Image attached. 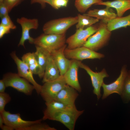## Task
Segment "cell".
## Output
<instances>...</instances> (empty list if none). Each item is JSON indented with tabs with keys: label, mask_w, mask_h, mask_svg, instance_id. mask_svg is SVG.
Masks as SVG:
<instances>
[{
	"label": "cell",
	"mask_w": 130,
	"mask_h": 130,
	"mask_svg": "<svg viewBox=\"0 0 130 130\" xmlns=\"http://www.w3.org/2000/svg\"><path fill=\"white\" fill-rule=\"evenodd\" d=\"M2 25L8 27L11 29L14 30L16 28V26L12 20L8 15L1 18V23Z\"/></svg>",
	"instance_id": "obj_29"
},
{
	"label": "cell",
	"mask_w": 130,
	"mask_h": 130,
	"mask_svg": "<svg viewBox=\"0 0 130 130\" xmlns=\"http://www.w3.org/2000/svg\"><path fill=\"white\" fill-rule=\"evenodd\" d=\"M21 60L28 66L37 62L35 52H28L24 54L21 58Z\"/></svg>",
	"instance_id": "obj_27"
},
{
	"label": "cell",
	"mask_w": 130,
	"mask_h": 130,
	"mask_svg": "<svg viewBox=\"0 0 130 130\" xmlns=\"http://www.w3.org/2000/svg\"><path fill=\"white\" fill-rule=\"evenodd\" d=\"M70 67L63 76L67 85L80 92L81 89L78 78V71L81 61L71 59Z\"/></svg>",
	"instance_id": "obj_14"
},
{
	"label": "cell",
	"mask_w": 130,
	"mask_h": 130,
	"mask_svg": "<svg viewBox=\"0 0 130 130\" xmlns=\"http://www.w3.org/2000/svg\"><path fill=\"white\" fill-rule=\"evenodd\" d=\"M0 128L2 130H14L12 127L4 124Z\"/></svg>",
	"instance_id": "obj_37"
},
{
	"label": "cell",
	"mask_w": 130,
	"mask_h": 130,
	"mask_svg": "<svg viewBox=\"0 0 130 130\" xmlns=\"http://www.w3.org/2000/svg\"><path fill=\"white\" fill-rule=\"evenodd\" d=\"M23 0H4L3 2L7 7L10 12L14 7L20 4Z\"/></svg>",
	"instance_id": "obj_30"
},
{
	"label": "cell",
	"mask_w": 130,
	"mask_h": 130,
	"mask_svg": "<svg viewBox=\"0 0 130 130\" xmlns=\"http://www.w3.org/2000/svg\"><path fill=\"white\" fill-rule=\"evenodd\" d=\"M65 34H46L43 33L34 38L33 44L41 47L51 53L66 45Z\"/></svg>",
	"instance_id": "obj_1"
},
{
	"label": "cell",
	"mask_w": 130,
	"mask_h": 130,
	"mask_svg": "<svg viewBox=\"0 0 130 130\" xmlns=\"http://www.w3.org/2000/svg\"><path fill=\"white\" fill-rule=\"evenodd\" d=\"M54 127L50 126L48 125L41 122L35 123L27 126L21 130H56Z\"/></svg>",
	"instance_id": "obj_26"
},
{
	"label": "cell",
	"mask_w": 130,
	"mask_h": 130,
	"mask_svg": "<svg viewBox=\"0 0 130 130\" xmlns=\"http://www.w3.org/2000/svg\"><path fill=\"white\" fill-rule=\"evenodd\" d=\"M45 104L46 108L44 110L42 119L44 120L49 119L50 117L55 113L70 107L55 100L45 102Z\"/></svg>",
	"instance_id": "obj_21"
},
{
	"label": "cell",
	"mask_w": 130,
	"mask_h": 130,
	"mask_svg": "<svg viewBox=\"0 0 130 130\" xmlns=\"http://www.w3.org/2000/svg\"><path fill=\"white\" fill-rule=\"evenodd\" d=\"M120 96L125 103H128L130 101V70L127 71Z\"/></svg>",
	"instance_id": "obj_25"
},
{
	"label": "cell",
	"mask_w": 130,
	"mask_h": 130,
	"mask_svg": "<svg viewBox=\"0 0 130 130\" xmlns=\"http://www.w3.org/2000/svg\"><path fill=\"white\" fill-rule=\"evenodd\" d=\"M6 87L4 80L2 79L0 80V93L5 92Z\"/></svg>",
	"instance_id": "obj_36"
},
{
	"label": "cell",
	"mask_w": 130,
	"mask_h": 130,
	"mask_svg": "<svg viewBox=\"0 0 130 130\" xmlns=\"http://www.w3.org/2000/svg\"><path fill=\"white\" fill-rule=\"evenodd\" d=\"M2 79L6 87H11L27 95L32 94L34 89L33 86L17 73L9 72L4 75Z\"/></svg>",
	"instance_id": "obj_5"
},
{
	"label": "cell",
	"mask_w": 130,
	"mask_h": 130,
	"mask_svg": "<svg viewBox=\"0 0 130 130\" xmlns=\"http://www.w3.org/2000/svg\"><path fill=\"white\" fill-rule=\"evenodd\" d=\"M68 0H52V7L58 9L62 7L67 6Z\"/></svg>",
	"instance_id": "obj_31"
},
{
	"label": "cell",
	"mask_w": 130,
	"mask_h": 130,
	"mask_svg": "<svg viewBox=\"0 0 130 130\" xmlns=\"http://www.w3.org/2000/svg\"><path fill=\"white\" fill-rule=\"evenodd\" d=\"M128 71L127 65H124L122 67L119 76L115 81L109 84L103 83L102 86L103 90L102 98L103 99L113 93H117L121 95Z\"/></svg>",
	"instance_id": "obj_13"
},
{
	"label": "cell",
	"mask_w": 130,
	"mask_h": 130,
	"mask_svg": "<svg viewBox=\"0 0 130 130\" xmlns=\"http://www.w3.org/2000/svg\"><path fill=\"white\" fill-rule=\"evenodd\" d=\"M97 5H102L115 8L117 17H121L127 10L130 9V0H115L102 2Z\"/></svg>",
	"instance_id": "obj_20"
},
{
	"label": "cell",
	"mask_w": 130,
	"mask_h": 130,
	"mask_svg": "<svg viewBox=\"0 0 130 130\" xmlns=\"http://www.w3.org/2000/svg\"><path fill=\"white\" fill-rule=\"evenodd\" d=\"M10 56L17 66V73L32 84L37 94H40L42 85L38 84L35 80L33 74L29 66L19 58L15 52H13L11 53Z\"/></svg>",
	"instance_id": "obj_10"
},
{
	"label": "cell",
	"mask_w": 130,
	"mask_h": 130,
	"mask_svg": "<svg viewBox=\"0 0 130 130\" xmlns=\"http://www.w3.org/2000/svg\"><path fill=\"white\" fill-rule=\"evenodd\" d=\"M107 23L102 22L97 31L88 39L83 46L97 52L105 46L110 38L111 32L108 29Z\"/></svg>",
	"instance_id": "obj_4"
},
{
	"label": "cell",
	"mask_w": 130,
	"mask_h": 130,
	"mask_svg": "<svg viewBox=\"0 0 130 130\" xmlns=\"http://www.w3.org/2000/svg\"><path fill=\"white\" fill-rule=\"evenodd\" d=\"M36 50L35 52L37 63L39 67L38 75L40 78H43L45 67L51 54L44 48L35 46Z\"/></svg>",
	"instance_id": "obj_19"
},
{
	"label": "cell",
	"mask_w": 130,
	"mask_h": 130,
	"mask_svg": "<svg viewBox=\"0 0 130 130\" xmlns=\"http://www.w3.org/2000/svg\"><path fill=\"white\" fill-rule=\"evenodd\" d=\"M11 29L7 26L0 24V38H2L4 35L10 32Z\"/></svg>",
	"instance_id": "obj_34"
},
{
	"label": "cell",
	"mask_w": 130,
	"mask_h": 130,
	"mask_svg": "<svg viewBox=\"0 0 130 130\" xmlns=\"http://www.w3.org/2000/svg\"><path fill=\"white\" fill-rule=\"evenodd\" d=\"M78 22L77 16L68 17L50 20L43 25L42 29L46 34H65L71 27Z\"/></svg>",
	"instance_id": "obj_2"
},
{
	"label": "cell",
	"mask_w": 130,
	"mask_h": 130,
	"mask_svg": "<svg viewBox=\"0 0 130 130\" xmlns=\"http://www.w3.org/2000/svg\"><path fill=\"white\" fill-rule=\"evenodd\" d=\"M102 2V0H75L74 6L78 12L84 13L92 5Z\"/></svg>",
	"instance_id": "obj_24"
},
{
	"label": "cell",
	"mask_w": 130,
	"mask_h": 130,
	"mask_svg": "<svg viewBox=\"0 0 130 130\" xmlns=\"http://www.w3.org/2000/svg\"><path fill=\"white\" fill-rule=\"evenodd\" d=\"M4 119V124L9 125L16 130H21L23 128L33 124L41 122L42 119L34 121L25 120L22 119L19 113L12 114L4 110L0 113Z\"/></svg>",
	"instance_id": "obj_11"
},
{
	"label": "cell",
	"mask_w": 130,
	"mask_h": 130,
	"mask_svg": "<svg viewBox=\"0 0 130 130\" xmlns=\"http://www.w3.org/2000/svg\"><path fill=\"white\" fill-rule=\"evenodd\" d=\"M83 15L96 17L102 20V21L107 23L109 21L117 17V15L111 7L106 6L105 8L101 9H94L90 10Z\"/></svg>",
	"instance_id": "obj_17"
},
{
	"label": "cell",
	"mask_w": 130,
	"mask_h": 130,
	"mask_svg": "<svg viewBox=\"0 0 130 130\" xmlns=\"http://www.w3.org/2000/svg\"><path fill=\"white\" fill-rule=\"evenodd\" d=\"M66 84L63 76H61L56 80L44 83L40 94L45 102L54 100L58 92Z\"/></svg>",
	"instance_id": "obj_7"
},
{
	"label": "cell",
	"mask_w": 130,
	"mask_h": 130,
	"mask_svg": "<svg viewBox=\"0 0 130 130\" xmlns=\"http://www.w3.org/2000/svg\"><path fill=\"white\" fill-rule=\"evenodd\" d=\"M64 53L66 57L68 59L80 61L87 59H100L104 57L103 54L84 46L72 49L66 47L64 51Z\"/></svg>",
	"instance_id": "obj_8"
},
{
	"label": "cell",
	"mask_w": 130,
	"mask_h": 130,
	"mask_svg": "<svg viewBox=\"0 0 130 130\" xmlns=\"http://www.w3.org/2000/svg\"><path fill=\"white\" fill-rule=\"evenodd\" d=\"M9 13L8 9L5 4L3 2H0V17L1 18L8 15Z\"/></svg>",
	"instance_id": "obj_33"
},
{
	"label": "cell",
	"mask_w": 130,
	"mask_h": 130,
	"mask_svg": "<svg viewBox=\"0 0 130 130\" xmlns=\"http://www.w3.org/2000/svg\"><path fill=\"white\" fill-rule=\"evenodd\" d=\"M79 68L84 69L90 76L93 88V93L97 96L98 99H99L101 96L100 89L104 82V79L109 77L105 69H103L99 72H95L81 61L80 62Z\"/></svg>",
	"instance_id": "obj_12"
},
{
	"label": "cell",
	"mask_w": 130,
	"mask_h": 130,
	"mask_svg": "<svg viewBox=\"0 0 130 130\" xmlns=\"http://www.w3.org/2000/svg\"><path fill=\"white\" fill-rule=\"evenodd\" d=\"M66 45L60 49L53 51L50 54L57 66L60 75L63 76L70 67L71 60L67 58L64 53Z\"/></svg>",
	"instance_id": "obj_16"
},
{
	"label": "cell",
	"mask_w": 130,
	"mask_h": 130,
	"mask_svg": "<svg viewBox=\"0 0 130 130\" xmlns=\"http://www.w3.org/2000/svg\"><path fill=\"white\" fill-rule=\"evenodd\" d=\"M61 76L59 71L51 54L45 67L42 82L44 83L53 81Z\"/></svg>",
	"instance_id": "obj_18"
},
{
	"label": "cell",
	"mask_w": 130,
	"mask_h": 130,
	"mask_svg": "<svg viewBox=\"0 0 130 130\" xmlns=\"http://www.w3.org/2000/svg\"><path fill=\"white\" fill-rule=\"evenodd\" d=\"M84 110H77L75 106L69 107L54 113L49 120L60 122L70 130H74L76 122Z\"/></svg>",
	"instance_id": "obj_3"
},
{
	"label": "cell",
	"mask_w": 130,
	"mask_h": 130,
	"mask_svg": "<svg viewBox=\"0 0 130 130\" xmlns=\"http://www.w3.org/2000/svg\"><path fill=\"white\" fill-rule=\"evenodd\" d=\"M16 21L20 25L22 29L21 37L18 46H22L25 47V43L27 40L30 43L33 44L34 38L30 36L29 32L31 29L36 30L38 28L39 22L38 19L22 17L17 18Z\"/></svg>",
	"instance_id": "obj_9"
},
{
	"label": "cell",
	"mask_w": 130,
	"mask_h": 130,
	"mask_svg": "<svg viewBox=\"0 0 130 130\" xmlns=\"http://www.w3.org/2000/svg\"><path fill=\"white\" fill-rule=\"evenodd\" d=\"M30 3L31 4L36 3L39 4L42 8H44L46 6V3L50 5L52 7V0H30Z\"/></svg>",
	"instance_id": "obj_32"
},
{
	"label": "cell",
	"mask_w": 130,
	"mask_h": 130,
	"mask_svg": "<svg viewBox=\"0 0 130 130\" xmlns=\"http://www.w3.org/2000/svg\"><path fill=\"white\" fill-rule=\"evenodd\" d=\"M28 66L33 74L38 75L39 71V67L37 62Z\"/></svg>",
	"instance_id": "obj_35"
},
{
	"label": "cell",
	"mask_w": 130,
	"mask_h": 130,
	"mask_svg": "<svg viewBox=\"0 0 130 130\" xmlns=\"http://www.w3.org/2000/svg\"><path fill=\"white\" fill-rule=\"evenodd\" d=\"M4 124V121L3 118L0 113V128H1Z\"/></svg>",
	"instance_id": "obj_38"
},
{
	"label": "cell",
	"mask_w": 130,
	"mask_h": 130,
	"mask_svg": "<svg viewBox=\"0 0 130 130\" xmlns=\"http://www.w3.org/2000/svg\"><path fill=\"white\" fill-rule=\"evenodd\" d=\"M4 0H0V2H3Z\"/></svg>",
	"instance_id": "obj_39"
},
{
	"label": "cell",
	"mask_w": 130,
	"mask_h": 130,
	"mask_svg": "<svg viewBox=\"0 0 130 130\" xmlns=\"http://www.w3.org/2000/svg\"><path fill=\"white\" fill-rule=\"evenodd\" d=\"M77 91L66 84L58 92L55 100L69 106H75V101L78 95Z\"/></svg>",
	"instance_id": "obj_15"
},
{
	"label": "cell",
	"mask_w": 130,
	"mask_h": 130,
	"mask_svg": "<svg viewBox=\"0 0 130 130\" xmlns=\"http://www.w3.org/2000/svg\"><path fill=\"white\" fill-rule=\"evenodd\" d=\"M99 25H92L84 29H77L75 33L66 40L67 47L72 49L83 46L88 38L98 30Z\"/></svg>",
	"instance_id": "obj_6"
},
{
	"label": "cell",
	"mask_w": 130,
	"mask_h": 130,
	"mask_svg": "<svg viewBox=\"0 0 130 130\" xmlns=\"http://www.w3.org/2000/svg\"><path fill=\"white\" fill-rule=\"evenodd\" d=\"M77 16L78 22L76 25L77 29L88 27L98 21L99 20L97 18H94L80 14H78Z\"/></svg>",
	"instance_id": "obj_23"
},
{
	"label": "cell",
	"mask_w": 130,
	"mask_h": 130,
	"mask_svg": "<svg viewBox=\"0 0 130 130\" xmlns=\"http://www.w3.org/2000/svg\"><path fill=\"white\" fill-rule=\"evenodd\" d=\"M9 95L5 92L0 93V113H2L5 110L6 104L11 100Z\"/></svg>",
	"instance_id": "obj_28"
},
{
	"label": "cell",
	"mask_w": 130,
	"mask_h": 130,
	"mask_svg": "<svg viewBox=\"0 0 130 130\" xmlns=\"http://www.w3.org/2000/svg\"><path fill=\"white\" fill-rule=\"evenodd\" d=\"M107 27L110 31L123 27L130 26V14L124 17H117L109 21Z\"/></svg>",
	"instance_id": "obj_22"
}]
</instances>
